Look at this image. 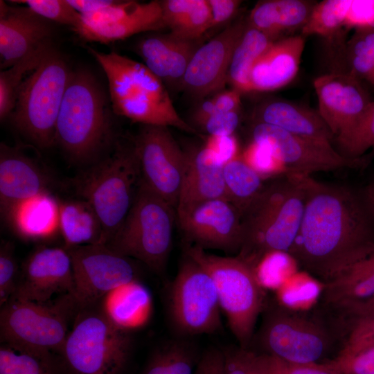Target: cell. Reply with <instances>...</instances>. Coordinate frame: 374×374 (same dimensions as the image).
Returning a JSON list of instances; mask_svg holds the SVG:
<instances>
[{
    "instance_id": "1",
    "label": "cell",
    "mask_w": 374,
    "mask_h": 374,
    "mask_svg": "<svg viewBox=\"0 0 374 374\" xmlns=\"http://www.w3.org/2000/svg\"><path fill=\"white\" fill-rule=\"evenodd\" d=\"M305 193L300 228L288 255L322 284L374 244V226L360 195L296 174Z\"/></svg>"
},
{
    "instance_id": "2",
    "label": "cell",
    "mask_w": 374,
    "mask_h": 374,
    "mask_svg": "<svg viewBox=\"0 0 374 374\" xmlns=\"http://www.w3.org/2000/svg\"><path fill=\"white\" fill-rule=\"evenodd\" d=\"M107 98L88 70L72 71L56 124L55 143L69 159L89 166L115 144Z\"/></svg>"
},
{
    "instance_id": "3",
    "label": "cell",
    "mask_w": 374,
    "mask_h": 374,
    "mask_svg": "<svg viewBox=\"0 0 374 374\" xmlns=\"http://www.w3.org/2000/svg\"><path fill=\"white\" fill-rule=\"evenodd\" d=\"M261 315L251 343L258 353L292 364H314L332 359L341 349L336 330L316 305L303 310L268 300Z\"/></svg>"
},
{
    "instance_id": "4",
    "label": "cell",
    "mask_w": 374,
    "mask_h": 374,
    "mask_svg": "<svg viewBox=\"0 0 374 374\" xmlns=\"http://www.w3.org/2000/svg\"><path fill=\"white\" fill-rule=\"evenodd\" d=\"M304 206V190L296 174L287 173L266 182L242 216L244 240L238 256L255 269L269 253L288 254Z\"/></svg>"
},
{
    "instance_id": "5",
    "label": "cell",
    "mask_w": 374,
    "mask_h": 374,
    "mask_svg": "<svg viewBox=\"0 0 374 374\" xmlns=\"http://www.w3.org/2000/svg\"><path fill=\"white\" fill-rule=\"evenodd\" d=\"M103 70L112 111L142 125L173 127L197 134L179 115L165 84L143 63L87 46Z\"/></svg>"
},
{
    "instance_id": "6",
    "label": "cell",
    "mask_w": 374,
    "mask_h": 374,
    "mask_svg": "<svg viewBox=\"0 0 374 374\" xmlns=\"http://www.w3.org/2000/svg\"><path fill=\"white\" fill-rule=\"evenodd\" d=\"M141 181L134 141H116L107 155L87 166L75 181L77 193L98 216L101 244L113 238L133 204Z\"/></svg>"
},
{
    "instance_id": "7",
    "label": "cell",
    "mask_w": 374,
    "mask_h": 374,
    "mask_svg": "<svg viewBox=\"0 0 374 374\" xmlns=\"http://www.w3.org/2000/svg\"><path fill=\"white\" fill-rule=\"evenodd\" d=\"M186 255L210 274L231 332L239 346L249 348L269 300L254 269L238 256L211 254L193 244L186 247Z\"/></svg>"
},
{
    "instance_id": "8",
    "label": "cell",
    "mask_w": 374,
    "mask_h": 374,
    "mask_svg": "<svg viewBox=\"0 0 374 374\" xmlns=\"http://www.w3.org/2000/svg\"><path fill=\"white\" fill-rule=\"evenodd\" d=\"M71 71L62 54L53 46L21 85L10 114L12 122L40 149L55 143L57 120Z\"/></svg>"
},
{
    "instance_id": "9",
    "label": "cell",
    "mask_w": 374,
    "mask_h": 374,
    "mask_svg": "<svg viewBox=\"0 0 374 374\" xmlns=\"http://www.w3.org/2000/svg\"><path fill=\"white\" fill-rule=\"evenodd\" d=\"M175 216V208L141 180L126 218L106 245L162 275L172 248Z\"/></svg>"
},
{
    "instance_id": "10",
    "label": "cell",
    "mask_w": 374,
    "mask_h": 374,
    "mask_svg": "<svg viewBox=\"0 0 374 374\" xmlns=\"http://www.w3.org/2000/svg\"><path fill=\"white\" fill-rule=\"evenodd\" d=\"M91 308L79 310L62 347L65 368L69 374H120L130 353V333Z\"/></svg>"
},
{
    "instance_id": "11",
    "label": "cell",
    "mask_w": 374,
    "mask_h": 374,
    "mask_svg": "<svg viewBox=\"0 0 374 374\" xmlns=\"http://www.w3.org/2000/svg\"><path fill=\"white\" fill-rule=\"evenodd\" d=\"M78 310L71 295L55 303L11 297L1 307V343L52 354L60 352L68 335V319Z\"/></svg>"
},
{
    "instance_id": "12",
    "label": "cell",
    "mask_w": 374,
    "mask_h": 374,
    "mask_svg": "<svg viewBox=\"0 0 374 374\" xmlns=\"http://www.w3.org/2000/svg\"><path fill=\"white\" fill-rule=\"evenodd\" d=\"M168 299L171 321L181 334H211L221 329L222 310L215 283L210 274L186 255Z\"/></svg>"
},
{
    "instance_id": "13",
    "label": "cell",
    "mask_w": 374,
    "mask_h": 374,
    "mask_svg": "<svg viewBox=\"0 0 374 374\" xmlns=\"http://www.w3.org/2000/svg\"><path fill=\"white\" fill-rule=\"evenodd\" d=\"M252 141L267 148L287 173L311 175L342 168H364L371 162L366 155L350 159L332 145H327L296 136L277 127L256 123Z\"/></svg>"
},
{
    "instance_id": "14",
    "label": "cell",
    "mask_w": 374,
    "mask_h": 374,
    "mask_svg": "<svg viewBox=\"0 0 374 374\" xmlns=\"http://www.w3.org/2000/svg\"><path fill=\"white\" fill-rule=\"evenodd\" d=\"M67 250L73 267L72 298L78 310L93 307L113 288L136 278L130 258L106 244L83 245Z\"/></svg>"
},
{
    "instance_id": "15",
    "label": "cell",
    "mask_w": 374,
    "mask_h": 374,
    "mask_svg": "<svg viewBox=\"0 0 374 374\" xmlns=\"http://www.w3.org/2000/svg\"><path fill=\"white\" fill-rule=\"evenodd\" d=\"M134 141L141 180L176 210L185 169V151L168 127L142 125Z\"/></svg>"
},
{
    "instance_id": "16",
    "label": "cell",
    "mask_w": 374,
    "mask_h": 374,
    "mask_svg": "<svg viewBox=\"0 0 374 374\" xmlns=\"http://www.w3.org/2000/svg\"><path fill=\"white\" fill-rule=\"evenodd\" d=\"M177 219L186 239L193 245L226 253H239L242 246V215L226 199L201 202Z\"/></svg>"
},
{
    "instance_id": "17",
    "label": "cell",
    "mask_w": 374,
    "mask_h": 374,
    "mask_svg": "<svg viewBox=\"0 0 374 374\" xmlns=\"http://www.w3.org/2000/svg\"><path fill=\"white\" fill-rule=\"evenodd\" d=\"M164 28L160 1H116L105 10L82 15L75 33L86 41L108 44Z\"/></svg>"
},
{
    "instance_id": "18",
    "label": "cell",
    "mask_w": 374,
    "mask_h": 374,
    "mask_svg": "<svg viewBox=\"0 0 374 374\" xmlns=\"http://www.w3.org/2000/svg\"><path fill=\"white\" fill-rule=\"evenodd\" d=\"M313 86L318 112L335 140L349 132L373 102L362 81L347 71L319 75Z\"/></svg>"
},
{
    "instance_id": "19",
    "label": "cell",
    "mask_w": 374,
    "mask_h": 374,
    "mask_svg": "<svg viewBox=\"0 0 374 374\" xmlns=\"http://www.w3.org/2000/svg\"><path fill=\"white\" fill-rule=\"evenodd\" d=\"M247 26V21L240 19L200 45L190 60L181 87L197 98L221 91L227 82L233 51Z\"/></svg>"
},
{
    "instance_id": "20",
    "label": "cell",
    "mask_w": 374,
    "mask_h": 374,
    "mask_svg": "<svg viewBox=\"0 0 374 374\" xmlns=\"http://www.w3.org/2000/svg\"><path fill=\"white\" fill-rule=\"evenodd\" d=\"M73 291L72 261L68 250L42 246L33 251L22 264L12 297L48 303L56 294L73 296Z\"/></svg>"
},
{
    "instance_id": "21",
    "label": "cell",
    "mask_w": 374,
    "mask_h": 374,
    "mask_svg": "<svg viewBox=\"0 0 374 374\" xmlns=\"http://www.w3.org/2000/svg\"><path fill=\"white\" fill-rule=\"evenodd\" d=\"M49 21L28 7L0 1V68L6 69L39 46L52 42Z\"/></svg>"
},
{
    "instance_id": "22",
    "label": "cell",
    "mask_w": 374,
    "mask_h": 374,
    "mask_svg": "<svg viewBox=\"0 0 374 374\" xmlns=\"http://www.w3.org/2000/svg\"><path fill=\"white\" fill-rule=\"evenodd\" d=\"M185 169L175 210L177 217L207 200H228L223 176L224 163L219 157L205 145L185 151Z\"/></svg>"
},
{
    "instance_id": "23",
    "label": "cell",
    "mask_w": 374,
    "mask_h": 374,
    "mask_svg": "<svg viewBox=\"0 0 374 374\" xmlns=\"http://www.w3.org/2000/svg\"><path fill=\"white\" fill-rule=\"evenodd\" d=\"M49 184L48 176L32 158L1 143L0 210L4 220L19 203L49 192Z\"/></svg>"
},
{
    "instance_id": "24",
    "label": "cell",
    "mask_w": 374,
    "mask_h": 374,
    "mask_svg": "<svg viewBox=\"0 0 374 374\" xmlns=\"http://www.w3.org/2000/svg\"><path fill=\"white\" fill-rule=\"evenodd\" d=\"M199 46L198 40L181 39L170 33H157L140 39L136 51L165 86L181 87L190 60Z\"/></svg>"
},
{
    "instance_id": "25",
    "label": "cell",
    "mask_w": 374,
    "mask_h": 374,
    "mask_svg": "<svg viewBox=\"0 0 374 374\" xmlns=\"http://www.w3.org/2000/svg\"><path fill=\"white\" fill-rule=\"evenodd\" d=\"M305 44L301 34L274 41L251 69V91H274L291 82L299 70Z\"/></svg>"
},
{
    "instance_id": "26",
    "label": "cell",
    "mask_w": 374,
    "mask_h": 374,
    "mask_svg": "<svg viewBox=\"0 0 374 374\" xmlns=\"http://www.w3.org/2000/svg\"><path fill=\"white\" fill-rule=\"evenodd\" d=\"M97 304L109 323L127 333L145 326L152 312L151 294L137 278L113 288Z\"/></svg>"
},
{
    "instance_id": "27",
    "label": "cell",
    "mask_w": 374,
    "mask_h": 374,
    "mask_svg": "<svg viewBox=\"0 0 374 374\" xmlns=\"http://www.w3.org/2000/svg\"><path fill=\"white\" fill-rule=\"evenodd\" d=\"M256 123L271 125L327 145H332L335 141L318 110L289 100L274 99L263 103L256 113Z\"/></svg>"
},
{
    "instance_id": "28",
    "label": "cell",
    "mask_w": 374,
    "mask_h": 374,
    "mask_svg": "<svg viewBox=\"0 0 374 374\" xmlns=\"http://www.w3.org/2000/svg\"><path fill=\"white\" fill-rule=\"evenodd\" d=\"M374 294V244L364 253L322 284L318 304L339 305Z\"/></svg>"
},
{
    "instance_id": "29",
    "label": "cell",
    "mask_w": 374,
    "mask_h": 374,
    "mask_svg": "<svg viewBox=\"0 0 374 374\" xmlns=\"http://www.w3.org/2000/svg\"><path fill=\"white\" fill-rule=\"evenodd\" d=\"M59 219L60 201L46 192L19 203L5 220L21 238L42 240L60 232Z\"/></svg>"
},
{
    "instance_id": "30",
    "label": "cell",
    "mask_w": 374,
    "mask_h": 374,
    "mask_svg": "<svg viewBox=\"0 0 374 374\" xmlns=\"http://www.w3.org/2000/svg\"><path fill=\"white\" fill-rule=\"evenodd\" d=\"M315 3L303 0L261 1L251 10L247 22L276 41L284 34L301 30Z\"/></svg>"
},
{
    "instance_id": "31",
    "label": "cell",
    "mask_w": 374,
    "mask_h": 374,
    "mask_svg": "<svg viewBox=\"0 0 374 374\" xmlns=\"http://www.w3.org/2000/svg\"><path fill=\"white\" fill-rule=\"evenodd\" d=\"M59 231L66 249L101 244L103 228L93 207L84 199L60 202Z\"/></svg>"
},
{
    "instance_id": "32",
    "label": "cell",
    "mask_w": 374,
    "mask_h": 374,
    "mask_svg": "<svg viewBox=\"0 0 374 374\" xmlns=\"http://www.w3.org/2000/svg\"><path fill=\"white\" fill-rule=\"evenodd\" d=\"M160 3L166 28L178 37L199 40L211 28L207 0H163Z\"/></svg>"
},
{
    "instance_id": "33",
    "label": "cell",
    "mask_w": 374,
    "mask_h": 374,
    "mask_svg": "<svg viewBox=\"0 0 374 374\" xmlns=\"http://www.w3.org/2000/svg\"><path fill=\"white\" fill-rule=\"evenodd\" d=\"M274 42L248 24L237 44L230 62L227 82L241 93L251 91L250 73L258 59Z\"/></svg>"
},
{
    "instance_id": "34",
    "label": "cell",
    "mask_w": 374,
    "mask_h": 374,
    "mask_svg": "<svg viewBox=\"0 0 374 374\" xmlns=\"http://www.w3.org/2000/svg\"><path fill=\"white\" fill-rule=\"evenodd\" d=\"M223 176L227 199L242 216L262 190L267 179L238 156L224 164Z\"/></svg>"
},
{
    "instance_id": "35",
    "label": "cell",
    "mask_w": 374,
    "mask_h": 374,
    "mask_svg": "<svg viewBox=\"0 0 374 374\" xmlns=\"http://www.w3.org/2000/svg\"><path fill=\"white\" fill-rule=\"evenodd\" d=\"M52 42L45 44L30 52L19 62L0 72V119L4 121L12 114L18 93L26 78L40 63L53 47Z\"/></svg>"
},
{
    "instance_id": "36",
    "label": "cell",
    "mask_w": 374,
    "mask_h": 374,
    "mask_svg": "<svg viewBox=\"0 0 374 374\" xmlns=\"http://www.w3.org/2000/svg\"><path fill=\"white\" fill-rule=\"evenodd\" d=\"M0 374H60L52 354L1 343Z\"/></svg>"
},
{
    "instance_id": "37",
    "label": "cell",
    "mask_w": 374,
    "mask_h": 374,
    "mask_svg": "<svg viewBox=\"0 0 374 374\" xmlns=\"http://www.w3.org/2000/svg\"><path fill=\"white\" fill-rule=\"evenodd\" d=\"M351 1L324 0L316 3L301 34L305 37L316 35L328 40L337 38L346 29Z\"/></svg>"
},
{
    "instance_id": "38",
    "label": "cell",
    "mask_w": 374,
    "mask_h": 374,
    "mask_svg": "<svg viewBox=\"0 0 374 374\" xmlns=\"http://www.w3.org/2000/svg\"><path fill=\"white\" fill-rule=\"evenodd\" d=\"M349 73L374 88V32L355 30L344 50Z\"/></svg>"
},
{
    "instance_id": "39",
    "label": "cell",
    "mask_w": 374,
    "mask_h": 374,
    "mask_svg": "<svg viewBox=\"0 0 374 374\" xmlns=\"http://www.w3.org/2000/svg\"><path fill=\"white\" fill-rule=\"evenodd\" d=\"M192 348L186 342L172 341L156 350L143 374H194Z\"/></svg>"
},
{
    "instance_id": "40",
    "label": "cell",
    "mask_w": 374,
    "mask_h": 374,
    "mask_svg": "<svg viewBox=\"0 0 374 374\" xmlns=\"http://www.w3.org/2000/svg\"><path fill=\"white\" fill-rule=\"evenodd\" d=\"M222 374H277L275 359L239 346L223 352Z\"/></svg>"
},
{
    "instance_id": "41",
    "label": "cell",
    "mask_w": 374,
    "mask_h": 374,
    "mask_svg": "<svg viewBox=\"0 0 374 374\" xmlns=\"http://www.w3.org/2000/svg\"><path fill=\"white\" fill-rule=\"evenodd\" d=\"M339 152L350 159H357L374 148V100L357 124L346 134L335 140Z\"/></svg>"
},
{
    "instance_id": "42",
    "label": "cell",
    "mask_w": 374,
    "mask_h": 374,
    "mask_svg": "<svg viewBox=\"0 0 374 374\" xmlns=\"http://www.w3.org/2000/svg\"><path fill=\"white\" fill-rule=\"evenodd\" d=\"M327 317L338 335L341 349L374 345V318L338 319Z\"/></svg>"
},
{
    "instance_id": "43",
    "label": "cell",
    "mask_w": 374,
    "mask_h": 374,
    "mask_svg": "<svg viewBox=\"0 0 374 374\" xmlns=\"http://www.w3.org/2000/svg\"><path fill=\"white\" fill-rule=\"evenodd\" d=\"M339 374H374V345L344 348L325 362Z\"/></svg>"
},
{
    "instance_id": "44",
    "label": "cell",
    "mask_w": 374,
    "mask_h": 374,
    "mask_svg": "<svg viewBox=\"0 0 374 374\" xmlns=\"http://www.w3.org/2000/svg\"><path fill=\"white\" fill-rule=\"evenodd\" d=\"M9 2L25 4L44 19L69 26L75 32L81 24L82 15L67 0H13Z\"/></svg>"
},
{
    "instance_id": "45",
    "label": "cell",
    "mask_w": 374,
    "mask_h": 374,
    "mask_svg": "<svg viewBox=\"0 0 374 374\" xmlns=\"http://www.w3.org/2000/svg\"><path fill=\"white\" fill-rule=\"evenodd\" d=\"M19 266L10 241H3L0 248V305L14 295L19 278Z\"/></svg>"
},
{
    "instance_id": "46",
    "label": "cell",
    "mask_w": 374,
    "mask_h": 374,
    "mask_svg": "<svg viewBox=\"0 0 374 374\" xmlns=\"http://www.w3.org/2000/svg\"><path fill=\"white\" fill-rule=\"evenodd\" d=\"M241 93L235 89L220 91L203 101L196 109L193 121L197 125L208 117L217 113L239 111Z\"/></svg>"
},
{
    "instance_id": "47",
    "label": "cell",
    "mask_w": 374,
    "mask_h": 374,
    "mask_svg": "<svg viewBox=\"0 0 374 374\" xmlns=\"http://www.w3.org/2000/svg\"><path fill=\"white\" fill-rule=\"evenodd\" d=\"M266 179L283 175L287 172L282 164L265 146L252 141L241 157Z\"/></svg>"
},
{
    "instance_id": "48",
    "label": "cell",
    "mask_w": 374,
    "mask_h": 374,
    "mask_svg": "<svg viewBox=\"0 0 374 374\" xmlns=\"http://www.w3.org/2000/svg\"><path fill=\"white\" fill-rule=\"evenodd\" d=\"M317 305L327 315L335 319L374 318V294L365 299L344 304Z\"/></svg>"
},
{
    "instance_id": "49",
    "label": "cell",
    "mask_w": 374,
    "mask_h": 374,
    "mask_svg": "<svg viewBox=\"0 0 374 374\" xmlns=\"http://www.w3.org/2000/svg\"><path fill=\"white\" fill-rule=\"evenodd\" d=\"M239 123V111H233L212 115L197 126L208 136H224L233 135Z\"/></svg>"
},
{
    "instance_id": "50",
    "label": "cell",
    "mask_w": 374,
    "mask_h": 374,
    "mask_svg": "<svg viewBox=\"0 0 374 374\" xmlns=\"http://www.w3.org/2000/svg\"><path fill=\"white\" fill-rule=\"evenodd\" d=\"M374 21V1H351L345 28L366 30Z\"/></svg>"
},
{
    "instance_id": "51",
    "label": "cell",
    "mask_w": 374,
    "mask_h": 374,
    "mask_svg": "<svg viewBox=\"0 0 374 374\" xmlns=\"http://www.w3.org/2000/svg\"><path fill=\"white\" fill-rule=\"evenodd\" d=\"M274 359L277 374H339L326 363L292 364Z\"/></svg>"
},
{
    "instance_id": "52",
    "label": "cell",
    "mask_w": 374,
    "mask_h": 374,
    "mask_svg": "<svg viewBox=\"0 0 374 374\" xmlns=\"http://www.w3.org/2000/svg\"><path fill=\"white\" fill-rule=\"evenodd\" d=\"M225 163L238 157V142L233 135L208 136L204 144Z\"/></svg>"
},
{
    "instance_id": "53",
    "label": "cell",
    "mask_w": 374,
    "mask_h": 374,
    "mask_svg": "<svg viewBox=\"0 0 374 374\" xmlns=\"http://www.w3.org/2000/svg\"><path fill=\"white\" fill-rule=\"evenodd\" d=\"M211 15V28L231 19L239 9V0H207Z\"/></svg>"
},
{
    "instance_id": "54",
    "label": "cell",
    "mask_w": 374,
    "mask_h": 374,
    "mask_svg": "<svg viewBox=\"0 0 374 374\" xmlns=\"http://www.w3.org/2000/svg\"><path fill=\"white\" fill-rule=\"evenodd\" d=\"M223 352L213 348L207 350L199 360L194 374H222Z\"/></svg>"
},
{
    "instance_id": "55",
    "label": "cell",
    "mask_w": 374,
    "mask_h": 374,
    "mask_svg": "<svg viewBox=\"0 0 374 374\" xmlns=\"http://www.w3.org/2000/svg\"><path fill=\"white\" fill-rule=\"evenodd\" d=\"M80 15H87L105 10L112 6L116 0H67Z\"/></svg>"
},
{
    "instance_id": "56",
    "label": "cell",
    "mask_w": 374,
    "mask_h": 374,
    "mask_svg": "<svg viewBox=\"0 0 374 374\" xmlns=\"http://www.w3.org/2000/svg\"><path fill=\"white\" fill-rule=\"evenodd\" d=\"M360 197L371 220L374 219V177L364 186Z\"/></svg>"
},
{
    "instance_id": "57",
    "label": "cell",
    "mask_w": 374,
    "mask_h": 374,
    "mask_svg": "<svg viewBox=\"0 0 374 374\" xmlns=\"http://www.w3.org/2000/svg\"><path fill=\"white\" fill-rule=\"evenodd\" d=\"M366 156L368 157V158L371 161L372 159L374 158V148L371 149V151L370 152V153H368V154H366Z\"/></svg>"
},
{
    "instance_id": "58",
    "label": "cell",
    "mask_w": 374,
    "mask_h": 374,
    "mask_svg": "<svg viewBox=\"0 0 374 374\" xmlns=\"http://www.w3.org/2000/svg\"><path fill=\"white\" fill-rule=\"evenodd\" d=\"M372 222H373V224L374 226V219L371 220Z\"/></svg>"
}]
</instances>
